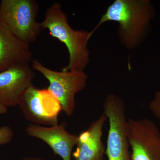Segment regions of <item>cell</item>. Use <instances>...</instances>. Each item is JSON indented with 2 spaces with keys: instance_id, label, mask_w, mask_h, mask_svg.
Instances as JSON below:
<instances>
[{
  "instance_id": "obj_9",
  "label": "cell",
  "mask_w": 160,
  "mask_h": 160,
  "mask_svg": "<svg viewBox=\"0 0 160 160\" xmlns=\"http://www.w3.org/2000/svg\"><path fill=\"white\" fill-rule=\"evenodd\" d=\"M66 126L65 122L49 127L29 124L26 127V132L29 136L45 142L63 160H71L72 152L77 144L78 135L68 132Z\"/></svg>"
},
{
  "instance_id": "obj_6",
  "label": "cell",
  "mask_w": 160,
  "mask_h": 160,
  "mask_svg": "<svg viewBox=\"0 0 160 160\" xmlns=\"http://www.w3.org/2000/svg\"><path fill=\"white\" fill-rule=\"evenodd\" d=\"M26 119L37 125H58V116L62 110L59 102L48 89L32 85L20 100L18 105Z\"/></svg>"
},
{
  "instance_id": "obj_7",
  "label": "cell",
  "mask_w": 160,
  "mask_h": 160,
  "mask_svg": "<svg viewBox=\"0 0 160 160\" xmlns=\"http://www.w3.org/2000/svg\"><path fill=\"white\" fill-rule=\"evenodd\" d=\"M127 133L131 160H160V132L148 119H129Z\"/></svg>"
},
{
  "instance_id": "obj_4",
  "label": "cell",
  "mask_w": 160,
  "mask_h": 160,
  "mask_svg": "<svg viewBox=\"0 0 160 160\" xmlns=\"http://www.w3.org/2000/svg\"><path fill=\"white\" fill-rule=\"evenodd\" d=\"M32 68L48 80L47 89L56 98L62 110L71 117L75 109V96L87 86L88 76L84 70L54 71L36 59L32 60Z\"/></svg>"
},
{
  "instance_id": "obj_5",
  "label": "cell",
  "mask_w": 160,
  "mask_h": 160,
  "mask_svg": "<svg viewBox=\"0 0 160 160\" xmlns=\"http://www.w3.org/2000/svg\"><path fill=\"white\" fill-rule=\"evenodd\" d=\"M103 108L109 122L106 150L108 160H131L124 101L119 96L110 93L104 100Z\"/></svg>"
},
{
  "instance_id": "obj_12",
  "label": "cell",
  "mask_w": 160,
  "mask_h": 160,
  "mask_svg": "<svg viewBox=\"0 0 160 160\" xmlns=\"http://www.w3.org/2000/svg\"><path fill=\"white\" fill-rule=\"evenodd\" d=\"M13 137V131L10 126H5L0 127V145L10 143Z\"/></svg>"
},
{
  "instance_id": "obj_10",
  "label": "cell",
  "mask_w": 160,
  "mask_h": 160,
  "mask_svg": "<svg viewBox=\"0 0 160 160\" xmlns=\"http://www.w3.org/2000/svg\"><path fill=\"white\" fill-rule=\"evenodd\" d=\"M30 44L17 37L0 22V72L32 61Z\"/></svg>"
},
{
  "instance_id": "obj_16",
  "label": "cell",
  "mask_w": 160,
  "mask_h": 160,
  "mask_svg": "<svg viewBox=\"0 0 160 160\" xmlns=\"http://www.w3.org/2000/svg\"><path fill=\"white\" fill-rule=\"evenodd\" d=\"M0 160H1V158H0Z\"/></svg>"
},
{
  "instance_id": "obj_2",
  "label": "cell",
  "mask_w": 160,
  "mask_h": 160,
  "mask_svg": "<svg viewBox=\"0 0 160 160\" xmlns=\"http://www.w3.org/2000/svg\"><path fill=\"white\" fill-rule=\"evenodd\" d=\"M40 24L42 29H48L52 36L64 43L68 49L69 63L61 70H85L90 61L88 46L91 38L90 32L72 29L59 2L54 3L47 9L45 18Z\"/></svg>"
},
{
  "instance_id": "obj_11",
  "label": "cell",
  "mask_w": 160,
  "mask_h": 160,
  "mask_svg": "<svg viewBox=\"0 0 160 160\" xmlns=\"http://www.w3.org/2000/svg\"><path fill=\"white\" fill-rule=\"evenodd\" d=\"M107 116L103 112L88 129L78 135L74 160H104L106 149L102 141L103 128Z\"/></svg>"
},
{
  "instance_id": "obj_15",
  "label": "cell",
  "mask_w": 160,
  "mask_h": 160,
  "mask_svg": "<svg viewBox=\"0 0 160 160\" xmlns=\"http://www.w3.org/2000/svg\"><path fill=\"white\" fill-rule=\"evenodd\" d=\"M21 160H45L41 158H35V157H25L23 158Z\"/></svg>"
},
{
  "instance_id": "obj_3",
  "label": "cell",
  "mask_w": 160,
  "mask_h": 160,
  "mask_svg": "<svg viewBox=\"0 0 160 160\" xmlns=\"http://www.w3.org/2000/svg\"><path fill=\"white\" fill-rule=\"evenodd\" d=\"M38 9L35 0H2L0 22L20 39L33 43L42 30L36 21Z\"/></svg>"
},
{
  "instance_id": "obj_13",
  "label": "cell",
  "mask_w": 160,
  "mask_h": 160,
  "mask_svg": "<svg viewBox=\"0 0 160 160\" xmlns=\"http://www.w3.org/2000/svg\"><path fill=\"white\" fill-rule=\"evenodd\" d=\"M149 109L160 121V90L156 92L149 104Z\"/></svg>"
},
{
  "instance_id": "obj_8",
  "label": "cell",
  "mask_w": 160,
  "mask_h": 160,
  "mask_svg": "<svg viewBox=\"0 0 160 160\" xmlns=\"http://www.w3.org/2000/svg\"><path fill=\"white\" fill-rule=\"evenodd\" d=\"M35 74L29 64L14 66L0 72V103L6 107L18 106Z\"/></svg>"
},
{
  "instance_id": "obj_14",
  "label": "cell",
  "mask_w": 160,
  "mask_h": 160,
  "mask_svg": "<svg viewBox=\"0 0 160 160\" xmlns=\"http://www.w3.org/2000/svg\"><path fill=\"white\" fill-rule=\"evenodd\" d=\"M7 111H8L7 107L0 103V115L2 114H6Z\"/></svg>"
},
{
  "instance_id": "obj_1",
  "label": "cell",
  "mask_w": 160,
  "mask_h": 160,
  "mask_svg": "<svg viewBox=\"0 0 160 160\" xmlns=\"http://www.w3.org/2000/svg\"><path fill=\"white\" fill-rule=\"evenodd\" d=\"M151 18L150 3L146 0H115L107 8L90 37L101 25L112 21L119 24L117 34L128 49L136 48L142 42Z\"/></svg>"
}]
</instances>
